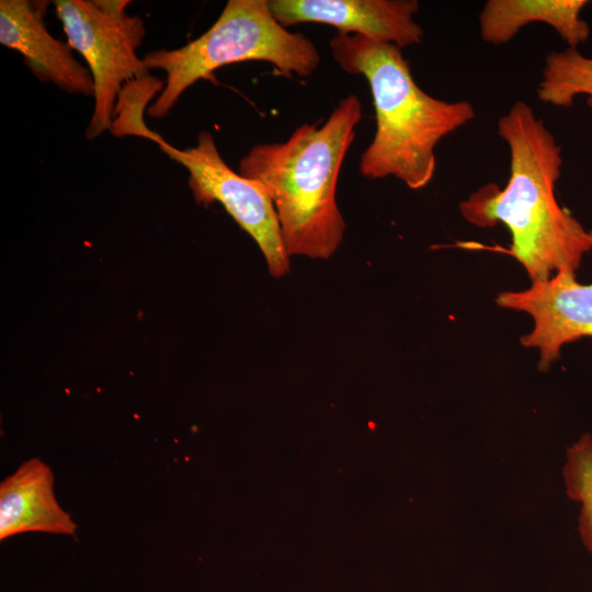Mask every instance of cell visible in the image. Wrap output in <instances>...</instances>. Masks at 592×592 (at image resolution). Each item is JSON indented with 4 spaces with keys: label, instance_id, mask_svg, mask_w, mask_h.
Instances as JSON below:
<instances>
[{
    "label": "cell",
    "instance_id": "1",
    "mask_svg": "<svg viewBox=\"0 0 592 592\" xmlns=\"http://www.w3.org/2000/svg\"><path fill=\"white\" fill-rule=\"evenodd\" d=\"M510 150V179L488 184L460 203L463 217L478 227L502 223L511 234L508 251L533 282L561 271L576 273L592 250V231L562 208L555 195L561 147L530 104L516 101L498 121Z\"/></svg>",
    "mask_w": 592,
    "mask_h": 592
},
{
    "label": "cell",
    "instance_id": "2",
    "mask_svg": "<svg viewBox=\"0 0 592 592\" xmlns=\"http://www.w3.org/2000/svg\"><path fill=\"white\" fill-rule=\"evenodd\" d=\"M362 118L358 98L338 103L322 124H303L287 140L258 144L239 173L270 196L287 254L328 260L340 247L345 221L335 200L343 160Z\"/></svg>",
    "mask_w": 592,
    "mask_h": 592
},
{
    "label": "cell",
    "instance_id": "3",
    "mask_svg": "<svg viewBox=\"0 0 592 592\" xmlns=\"http://www.w3.org/2000/svg\"><path fill=\"white\" fill-rule=\"evenodd\" d=\"M333 59L368 82L376 118L372 143L360 158L368 179L395 177L411 190L426 186L436 169L435 147L476 116L467 100L444 101L414 81L401 48L358 34L330 39Z\"/></svg>",
    "mask_w": 592,
    "mask_h": 592
},
{
    "label": "cell",
    "instance_id": "4",
    "mask_svg": "<svg viewBox=\"0 0 592 592\" xmlns=\"http://www.w3.org/2000/svg\"><path fill=\"white\" fill-rule=\"evenodd\" d=\"M143 60L148 69L167 75L163 90L147 110L149 116L162 118L186 89L202 79L216 81L214 71L224 66L266 61L277 75L303 78L318 68L320 55L309 37L276 21L267 0H229L200 37L179 48L151 50Z\"/></svg>",
    "mask_w": 592,
    "mask_h": 592
},
{
    "label": "cell",
    "instance_id": "5",
    "mask_svg": "<svg viewBox=\"0 0 592 592\" xmlns=\"http://www.w3.org/2000/svg\"><path fill=\"white\" fill-rule=\"evenodd\" d=\"M128 0L54 1L67 43L83 57L93 80V112L86 130L90 140L111 129L124 86L150 76L137 54L145 23L128 14Z\"/></svg>",
    "mask_w": 592,
    "mask_h": 592
},
{
    "label": "cell",
    "instance_id": "6",
    "mask_svg": "<svg viewBox=\"0 0 592 592\" xmlns=\"http://www.w3.org/2000/svg\"><path fill=\"white\" fill-rule=\"evenodd\" d=\"M150 140L187 170V184L197 204L220 203L240 228L254 239L273 277L288 273L289 255L270 196L261 184L227 166L208 130H202L196 145L185 149L170 145L156 132Z\"/></svg>",
    "mask_w": 592,
    "mask_h": 592
},
{
    "label": "cell",
    "instance_id": "7",
    "mask_svg": "<svg viewBox=\"0 0 592 592\" xmlns=\"http://www.w3.org/2000/svg\"><path fill=\"white\" fill-rule=\"evenodd\" d=\"M497 304L533 318L534 328L521 343L538 349L540 371L549 368L565 344L592 338V283H579L573 272H558L524 291L500 293Z\"/></svg>",
    "mask_w": 592,
    "mask_h": 592
},
{
    "label": "cell",
    "instance_id": "8",
    "mask_svg": "<svg viewBox=\"0 0 592 592\" xmlns=\"http://www.w3.org/2000/svg\"><path fill=\"white\" fill-rule=\"evenodd\" d=\"M278 23L332 25L341 33L358 34L399 48L419 44L423 29L414 20L417 0H267Z\"/></svg>",
    "mask_w": 592,
    "mask_h": 592
},
{
    "label": "cell",
    "instance_id": "9",
    "mask_svg": "<svg viewBox=\"0 0 592 592\" xmlns=\"http://www.w3.org/2000/svg\"><path fill=\"white\" fill-rule=\"evenodd\" d=\"M47 2L0 1V43L19 52L30 70L42 81L59 89L93 96V80L88 67L72 54L68 43L55 38L46 29Z\"/></svg>",
    "mask_w": 592,
    "mask_h": 592
},
{
    "label": "cell",
    "instance_id": "10",
    "mask_svg": "<svg viewBox=\"0 0 592 592\" xmlns=\"http://www.w3.org/2000/svg\"><path fill=\"white\" fill-rule=\"evenodd\" d=\"M77 525L54 493L50 467L37 457L24 462L0 485V538L25 532L73 536Z\"/></svg>",
    "mask_w": 592,
    "mask_h": 592
},
{
    "label": "cell",
    "instance_id": "11",
    "mask_svg": "<svg viewBox=\"0 0 592 592\" xmlns=\"http://www.w3.org/2000/svg\"><path fill=\"white\" fill-rule=\"evenodd\" d=\"M587 4V0H489L478 18L480 36L488 44L501 45L522 27L539 22L551 26L568 47L577 48L591 33L580 16Z\"/></svg>",
    "mask_w": 592,
    "mask_h": 592
},
{
    "label": "cell",
    "instance_id": "12",
    "mask_svg": "<svg viewBox=\"0 0 592 592\" xmlns=\"http://www.w3.org/2000/svg\"><path fill=\"white\" fill-rule=\"evenodd\" d=\"M578 95H588L587 102L592 107V57L570 47L550 53L537 86L538 99L554 106L568 107Z\"/></svg>",
    "mask_w": 592,
    "mask_h": 592
},
{
    "label": "cell",
    "instance_id": "13",
    "mask_svg": "<svg viewBox=\"0 0 592 592\" xmlns=\"http://www.w3.org/2000/svg\"><path fill=\"white\" fill-rule=\"evenodd\" d=\"M566 493L580 506L578 531L592 554V435L584 433L567 448L562 468Z\"/></svg>",
    "mask_w": 592,
    "mask_h": 592
},
{
    "label": "cell",
    "instance_id": "14",
    "mask_svg": "<svg viewBox=\"0 0 592 592\" xmlns=\"http://www.w3.org/2000/svg\"><path fill=\"white\" fill-rule=\"evenodd\" d=\"M164 88V82L151 76L126 83L118 95L111 132L116 137L126 135L147 138L152 133L144 121V111L156 92Z\"/></svg>",
    "mask_w": 592,
    "mask_h": 592
}]
</instances>
